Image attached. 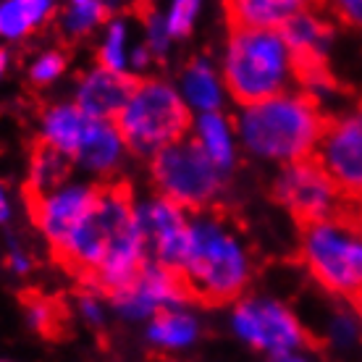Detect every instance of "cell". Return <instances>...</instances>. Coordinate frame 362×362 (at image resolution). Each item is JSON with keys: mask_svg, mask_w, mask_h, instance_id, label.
<instances>
[{"mask_svg": "<svg viewBox=\"0 0 362 362\" xmlns=\"http://www.w3.org/2000/svg\"><path fill=\"white\" fill-rule=\"evenodd\" d=\"M74 158L64 155L61 150H55L40 139L35 145V153H32V165H29V181L24 187V199L32 202V199L47 197L64 187V181L69 179L71 173Z\"/></svg>", "mask_w": 362, "mask_h": 362, "instance_id": "9a60e30c", "label": "cell"}, {"mask_svg": "<svg viewBox=\"0 0 362 362\" xmlns=\"http://www.w3.org/2000/svg\"><path fill=\"white\" fill-rule=\"evenodd\" d=\"M53 3L47 0H11L0 6V35L21 37L29 29L42 24L53 13Z\"/></svg>", "mask_w": 362, "mask_h": 362, "instance_id": "d6986e66", "label": "cell"}, {"mask_svg": "<svg viewBox=\"0 0 362 362\" xmlns=\"http://www.w3.org/2000/svg\"><path fill=\"white\" fill-rule=\"evenodd\" d=\"M3 221H8V199H6V194L0 189V223Z\"/></svg>", "mask_w": 362, "mask_h": 362, "instance_id": "1f68e13d", "label": "cell"}, {"mask_svg": "<svg viewBox=\"0 0 362 362\" xmlns=\"http://www.w3.org/2000/svg\"><path fill=\"white\" fill-rule=\"evenodd\" d=\"M113 124L132 153L155 155L187 136L192 116L173 87L158 79H139Z\"/></svg>", "mask_w": 362, "mask_h": 362, "instance_id": "8992f818", "label": "cell"}, {"mask_svg": "<svg viewBox=\"0 0 362 362\" xmlns=\"http://www.w3.org/2000/svg\"><path fill=\"white\" fill-rule=\"evenodd\" d=\"M124 153V139L118 134L113 121H92L87 124L82 147L76 153V160L98 173H108L116 168L118 158Z\"/></svg>", "mask_w": 362, "mask_h": 362, "instance_id": "2e32d148", "label": "cell"}, {"mask_svg": "<svg viewBox=\"0 0 362 362\" xmlns=\"http://www.w3.org/2000/svg\"><path fill=\"white\" fill-rule=\"evenodd\" d=\"M294 64L279 32H231L226 50V87L245 108L289 92Z\"/></svg>", "mask_w": 362, "mask_h": 362, "instance_id": "5b68a950", "label": "cell"}, {"mask_svg": "<svg viewBox=\"0 0 362 362\" xmlns=\"http://www.w3.org/2000/svg\"><path fill=\"white\" fill-rule=\"evenodd\" d=\"M328 339L336 346H352L362 339V310H339L328 323Z\"/></svg>", "mask_w": 362, "mask_h": 362, "instance_id": "d4e9b609", "label": "cell"}, {"mask_svg": "<svg viewBox=\"0 0 362 362\" xmlns=\"http://www.w3.org/2000/svg\"><path fill=\"white\" fill-rule=\"evenodd\" d=\"M315 160L346 202H362V103L328 116Z\"/></svg>", "mask_w": 362, "mask_h": 362, "instance_id": "ba28073f", "label": "cell"}, {"mask_svg": "<svg viewBox=\"0 0 362 362\" xmlns=\"http://www.w3.org/2000/svg\"><path fill=\"white\" fill-rule=\"evenodd\" d=\"M197 142L218 171L228 173L234 163V139L228 124L218 113H202L197 121Z\"/></svg>", "mask_w": 362, "mask_h": 362, "instance_id": "ac0fdd59", "label": "cell"}, {"mask_svg": "<svg viewBox=\"0 0 362 362\" xmlns=\"http://www.w3.org/2000/svg\"><path fill=\"white\" fill-rule=\"evenodd\" d=\"M305 3L297 0H236L226 6V18L231 32H279L291 16H297Z\"/></svg>", "mask_w": 362, "mask_h": 362, "instance_id": "5bb4252c", "label": "cell"}, {"mask_svg": "<svg viewBox=\"0 0 362 362\" xmlns=\"http://www.w3.org/2000/svg\"><path fill=\"white\" fill-rule=\"evenodd\" d=\"M98 197V184L92 187H61L47 197L27 202L29 216L50 242V250L61 247L66 236L84 221Z\"/></svg>", "mask_w": 362, "mask_h": 362, "instance_id": "7c38bea8", "label": "cell"}, {"mask_svg": "<svg viewBox=\"0 0 362 362\" xmlns=\"http://www.w3.org/2000/svg\"><path fill=\"white\" fill-rule=\"evenodd\" d=\"M273 197L289 210L299 226L315 223L320 218H328L339 208H344L346 199L336 187L331 176L323 171V165L315 158L286 163L276 179Z\"/></svg>", "mask_w": 362, "mask_h": 362, "instance_id": "9c48e42d", "label": "cell"}, {"mask_svg": "<svg viewBox=\"0 0 362 362\" xmlns=\"http://www.w3.org/2000/svg\"><path fill=\"white\" fill-rule=\"evenodd\" d=\"M124 42H127V27L124 21H113L108 27V37L100 47L98 64L110 74H124L127 69V55H124Z\"/></svg>", "mask_w": 362, "mask_h": 362, "instance_id": "cb8c5ba5", "label": "cell"}, {"mask_svg": "<svg viewBox=\"0 0 362 362\" xmlns=\"http://www.w3.org/2000/svg\"><path fill=\"white\" fill-rule=\"evenodd\" d=\"M132 61H134L136 69H142V66H147V61H150V53H147L145 47H136L134 58H132Z\"/></svg>", "mask_w": 362, "mask_h": 362, "instance_id": "4dcf8cb0", "label": "cell"}, {"mask_svg": "<svg viewBox=\"0 0 362 362\" xmlns=\"http://www.w3.org/2000/svg\"><path fill=\"white\" fill-rule=\"evenodd\" d=\"M218 171L197 139H179L153 155V181L160 197L181 210H202L221 189Z\"/></svg>", "mask_w": 362, "mask_h": 362, "instance_id": "52a82bcc", "label": "cell"}, {"mask_svg": "<svg viewBox=\"0 0 362 362\" xmlns=\"http://www.w3.org/2000/svg\"><path fill=\"white\" fill-rule=\"evenodd\" d=\"M299 255L310 276L341 302L362 310V208H339L299 226Z\"/></svg>", "mask_w": 362, "mask_h": 362, "instance_id": "3957f363", "label": "cell"}, {"mask_svg": "<svg viewBox=\"0 0 362 362\" xmlns=\"http://www.w3.org/2000/svg\"><path fill=\"white\" fill-rule=\"evenodd\" d=\"M136 221L145 236L147 263H155L181 276L187 252H189V223L184 210L173 205L171 199L155 197L147 205H136Z\"/></svg>", "mask_w": 362, "mask_h": 362, "instance_id": "30bf717a", "label": "cell"}, {"mask_svg": "<svg viewBox=\"0 0 362 362\" xmlns=\"http://www.w3.org/2000/svg\"><path fill=\"white\" fill-rule=\"evenodd\" d=\"M328 113L308 92H284L260 105H250L239 116V134L252 153L294 163L315 158L323 139Z\"/></svg>", "mask_w": 362, "mask_h": 362, "instance_id": "7a4b0ae2", "label": "cell"}, {"mask_svg": "<svg viewBox=\"0 0 362 362\" xmlns=\"http://www.w3.org/2000/svg\"><path fill=\"white\" fill-rule=\"evenodd\" d=\"M279 362H308V360H302V357H297V354H286V357H281Z\"/></svg>", "mask_w": 362, "mask_h": 362, "instance_id": "d6a6232c", "label": "cell"}, {"mask_svg": "<svg viewBox=\"0 0 362 362\" xmlns=\"http://www.w3.org/2000/svg\"><path fill=\"white\" fill-rule=\"evenodd\" d=\"M110 6L105 3H92V0H76L66 8L64 24L69 35H84L90 32L95 24H100L103 18L108 16Z\"/></svg>", "mask_w": 362, "mask_h": 362, "instance_id": "603a6c76", "label": "cell"}, {"mask_svg": "<svg viewBox=\"0 0 362 362\" xmlns=\"http://www.w3.org/2000/svg\"><path fill=\"white\" fill-rule=\"evenodd\" d=\"M197 336V323L194 317L176 313V310H163L158 313L150 326V339L160 346H187Z\"/></svg>", "mask_w": 362, "mask_h": 362, "instance_id": "44dd1931", "label": "cell"}, {"mask_svg": "<svg viewBox=\"0 0 362 362\" xmlns=\"http://www.w3.org/2000/svg\"><path fill=\"white\" fill-rule=\"evenodd\" d=\"M334 13L339 21H344L346 27L362 32V0H341L334 6Z\"/></svg>", "mask_w": 362, "mask_h": 362, "instance_id": "f1b7e54d", "label": "cell"}, {"mask_svg": "<svg viewBox=\"0 0 362 362\" xmlns=\"http://www.w3.org/2000/svg\"><path fill=\"white\" fill-rule=\"evenodd\" d=\"M236 334L250 344L260 346L273 357H286L308 341V334L297 317L271 299H247L234 310Z\"/></svg>", "mask_w": 362, "mask_h": 362, "instance_id": "8fae6325", "label": "cell"}, {"mask_svg": "<svg viewBox=\"0 0 362 362\" xmlns=\"http://www.w3.org/2000/svg\"><path fill=\"white\" fill-rule=\"evenodd\" d=\"M27 302V313L32 326L40 331V334L50 336V339H58L66 328V310L64 305L58 308V302H50L45 297H24Z\"/></svg>", "mask_w": 362, "mask_h": 362, "instance_id": "7402d4cb", "label": "cell"}, {"mask_svg": "<svg viewBox=\"0 0 362 362\" xmlns=\"http://www.w3.org/2000/svg\"><path fill=\"white\" fill-rule=\"evenodd\" d=\"M184 95L202 113H216L221 105V87L213 69L205 61H192L184 71Z\"/></svg>", "mask_w": 362, "mask_h": 362, "instance_id": "ffe728a7", "label": "cell"}, {"mask_svg": "<svg viewBox=\"0 0 362 362\" xmlns=\"http://www.w3.org/2000/svg\"><path fill=\"white\" fill-rule=\"evenodd\" d=\"M145 11L147 13H142V18H145L150 47H153L155 53H165V47H168V24H165V16L155 13L153 6H145Z\"/></svg>", "mask_w": 362, "mask_h": 362, "instance_id": "4316f807", "label": "cell"}, {"mask_svg": "<svg viewBox=\"0 0 362 362\" xmlns=\"http://www.w3.org/2000/svg\"><path fill=\"white\" fill-rule=\"evenodd\" d=\"M197 11H199V3H194V0H179V3H173L171 11H168V16H165L168 35H173V37L189 35L192 24H194V18H197Z\"/></svg>", "mask_w": 362, "mask_h": 362, "instance_id": "484cf974", "label": "cell"}, {"mask_svg": "<svg viewBox=\"0 0 362 362\" xmlns=\"http://www.w3.org/2000/svg\"><path fill=\"white\" fill-rule=\"evenodd\" d=\"M90 118L84 116L76 105H55L45 113V132L42 139L47 145L61 150L64 155L76 160V153L82 147L84 132H87Z\"/></svg>", "mask_w": 362, "mask_h": 362, "instance_id": "e0dca14e", "label": "cell"}, {"mask_svg": "<svg viewBox=\"0 0 362 362\" xmlns=\"http://www.w3.org/2000/svg\"><path fill=\"white\" fill-rule=\"evenodd\" d=\"M181 276L194 302L218 308L245 291L250 263L242 245L223 223L216 218H197L189 223V252Z\"/></svg>", "mask_w": 362, "mask_h": 362, "instance_id": "277c9868", "label": "cell"}, {"mask_svg": "<svg viewBox=\"0 0 362 362\" xmlns=\"http://www.w3.org/2000/svg\"><path fill=\"white\" fill-rule=\"evenodd\" d=\"M82 310H84V315L90 317L92 323H100L103 320V313H100V308H98V302L95 299H82Z\"/></svg>", "mask_w": 362, "mask_h": 362, "instance_id": "f546056e", "label": "cell"}, {"mask_svg": "<svg viewBox=\"0 0 362 362\" xmlns=\"http://www.w3.org/2000/svg\"><path fill=\"white\" fill-rule=\"evenodd\" d=\"M6 61H8V58H6V50H0V71L6 69Z\"/></svg>", "mask_w": 362, "mask_h": 362, "instance_id": "836d02e7", "label": "cell"}, {"mask_svg": "<svg viewBox=\"0 0 362 362\" xmlns=\"http://www.w3.org/2000/svg\"><path fill=\"white\" fill-rule=\"evenodd\" d=\"M139 79L129 74H110L105 69H95L82 79L76 92V108L92 121H116L118 113L127 108L132 92Z\"/></svg>", "mask_w": 362, "mask_h": 362, "instance_id": "4fadbf2b", "label": "cell"}, {"mask_svg": "<svg viewBox=\"0 0 362 362\" xmlns=\"http://www.w3.org/2000/svg\"><path fill=\"white\" fill-rule=\"evenodd\" d=\"M64 66H66L64 53H45L40 61H35V66H32V82L35 84L53 82L55 76H61Z\"/></svg>", "mask_w": 362, "mask_h": 362, "instance_id": "83f0119b", "label": "cell"}, {"mask_svg": "<svg viewBox=\"0 0 362 362\" xmlns=\"http://www.w3.org/2000/svg\"><path fill=\"white\" fill-rule=\"evenodd\" d=\"M53 260L82 281V286L110 299L134 284L147 252L129 181L98 184L92 210L64 245L55 247Z\"/></svg>", "mask_w": 362, "mask_h": 362, "instance_id": "6da1fadb", "label": "cell"}]
</instances>
